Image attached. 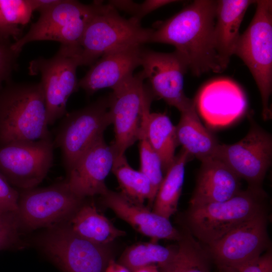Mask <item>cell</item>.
<instances>
[{
  "label": "cell",
  "instance_id": "obj_26",
  "mask_svg": "<svg viewBox=\"0 0 272 272\" xmlns=\"http://www.w3.org/2000/svg\"><path fill=\"white\" fill-rule=\"evenodd\" d=\"M191 157L183 149L175 156L156 194L152 212L169 219L177 211L184 182L185 167Z\"/></svg>",
  "mask_w": 272,
  "mask_h": 272
},
{
  "label": "cell",
  "instance_id": "obj_23",
  "mask_svg": "<svg viewBox=\"0 0 272 272\" xmlns=\"http://www.w3.org/2000/svg\"><path fill=\"white\" fill-rule=\"evenodd\" d=\"M69 226L81 238L101 245L125 234L99 213L93 204H82L71 218Z\"/></svg>",
  "mask_w": 272,
  "mask_h": 272
},
{
  "label": "cell",
  "instance_id": "obj_10",
  "mask_svg": "<svg viewBox=\"0 0 272 272\" xmlns=\"http://www.w3.org/2000/svg\"><path fill=\"white\" fill-rule=\"evenodd\" d=\"M46 254L62 272H104L111 259L105 245L75 234L69 225H55L40 239Z\"/></svg>",
  "mask_w": 272,
  "mask_h": 272
},
{
  "label": "cell",
  "instance_id": "obj_14",
  "mask_svg": "<svg viewBox=\"0 0 272 272\" xmlns=\"http://www.w3.org/2000/svg\"><path fill=\"white\" fill-rule=\"evenodd\" d=\"M265 210L241 223L215 242L205 245L217 265H233L255 258L271 247Z\"/></svg>",
  "mask_w": 272,
  "mask_h": 272
},
{
  "label": "cell",
  "instance_id": "obj_33",
  "mask_svg": "<svg viewBox=\"0 0 272 272\" xmlns=\"http://www.w3.org/2000/svg\"><path fill=\"white\" fill-rule=\"evenodd\" d=\"M19 192L0 172V213L17 214Z\"/></svg>",
  "mask_w": 272,
  "mask_h": 272
},
{
  "label": "cell",
  "instance_id": "obj_30",
  "mask_svg": "<svg viewBox=\"0 0 272 272\" xmlns=\"http://www.w3.org/2000/svg\"><path fill=\"white\" fill-rule=\"evenodd\" d=\"M0 9L10 25H26L30 20L33 12L30 0H0Z\"/></svg>",
  "mask_w": 272,
  "mask_h": 272
},
{
  "label": "cell",
  "instance_id": "obj_1",
  "mask_svg": "<svg viewBox=\"0 0 272 272\" xmlns=\"http://www.w3.org/2000/svg\"><path fill=\"white\" fill-rule=\"evenodd\" d=\"M216 7L217 1H194L171 18L157 22L150 42L173 45L193 75L221 72L214 44Z\"/></svg>",
  "mask_w": 272,
  "mask_h": 272
},
{
  "label": "cell",
  "instance_id": "obj_5",
  "mask_svg": "<svg viewBox=\"0 0 272 272\" xmlns=\"http://www.w3.org/2000/svg\"><path fill=\"white\" fill-rule=\"evenodd\" d=\"M256 11L249 26L240 34L234 54L251 73L259 91L263 119L271 118L269 105L272 89V1H256Z\"/></svg>",
  "mask_w": 272,
  "mask_h": 272
},
{
  "label": "cell",
  "instance_id": "obj_21",
  "mask_svg": "<svg viewBox=\"0 0 272 272\" xmlns=\"http://www.w3.org/2000/svg\"><path fill=\"white\" fill-rule=\"evenodd\" d=\"M256 1H217L214 27V44L222 71L228 65L234 54L240 34L239 28L248 7Z\"/></svg>",
  "mask_w": 272,
  "mask_h": 272
},
{
  "label": "cell",
  "instance_id": "obj_31",
  "mask_svg": "<svg viewBox=\"0 0 272 272\" xmlns=\"http://www.w3.org/2000/svg\"><path fill=\"white\" fill-rule=\"evenodd\" d=\"M219 272H272L271 247L259 256L233 265H217Z\"/></svg>",
  "mask_w": 272,
  "mask_h": 272
},
{
  "label": "cell",
  "instance_id": "obj_13",
  "mask_svg": "<svg viewBox=\"0 0 272 272\" xmlns=\"http://www.w3.org/2000/svg\"><path fill=\"white\" fill-rule=\"evenodd\" d=\"M215 157L245 180L248 187L262 188V182L271 164V135L253 123L239 142L230 145L220 144Z\"/></svg>",
  "mask_w": 272,
  "mask_h": 272
},
{
  "label": "cell",
  "instance_id": "obj_38",
  "mask_svg": "<svg viewBox=\"0 0 272 272\" xmlns=\"http://www.w3.org/2000/svg\"><path fill=\"white\" fill-rule=\"evenodd\" d=\"M104 272H131L124 266L111 259L105 269Z\"/></svg>",
  "mask_w": 272,
  "mask_h": 272
},
{
  "label": "cell",
  "instance_id": "obj_29",
  "mask_svg": "<svg viewBox=\"0 0 272 272\" xmlns=\"http://www.w3.org/2000/svg\"><path fill=\"white\" fill-rule=\"evenodd\" d=\"M138 140L140 141V171L148 178L151 183L152 192L148 202L151 207L164 177L161 160L147 139L143 121Z\"/></svg>",
  "mask_w": 272,
  "mask_h": 272
},
{
  "label": "cell",
  "instance_id": "obj_7",
  "mask_svg": "<svg viewBox=\"0 0 272 272\" xmlns=\"http://www.w3.org/2000/svg\"><path fill=\"white\" fill-rule=\"evenodd\" d=\"M141 71L112 90L108 96L109 113L114 125V140L110 146L115 155H122L139 139L146 110L154 96L144 84Z\"/></svg>",
  "mask_w": 272,
  "mask_h": 272
},
{
  "label": "cell",
  "instance_id": "obj_16",
  "mask_svg": "<svg viewBox=\"0 0 272 272\" xmlns=\"http://www.w3.org/2000/svg\"><path fill=\"white\" fill-rule=\"evenodd\" d=\"M194 102L205 122L214 128L233 123L245 113L247 107L246 97L241 88L231 80L224 78L206 84Z\"/></svg>",
  "mask_w": 272,
  "mask_h": 272
},
{
  "label": "cell",
  "instance_id": "obj_37",
  "mask_svg": "<svg viewBox=\"0 0 272 272\" xmlns=\"http://www.w3.org/2000/svg\"><path fill=\"white\" fill-rule=\"evenodd\" d=\"M60 0H30L33 11L44 13L56 5Z\"/></svg>",
  "mask_w": 272,
  "mask_h": 272
},
{
  "label": "cell",
  "instance_id": "obj_12",
  "mask_svg": "<svg viewBox=\"0 0 272 272\" xmlns=\"http://www.w3.org/2000/svg\"><path fill=\"white\" fill-rule=\"evenodd\" d=\"M52 139L16 142L0 146V172L12 185L35 188L46 176L53 160Z\"/></svg>",
  "mask_w": 272,
  "mask_h": 272
},
{
  "label": "cell",
  "instance_id": "obj_34",
  "mask_svg": "<svg viewBox=\"0 0 272 272\" xmlns=\"http://www.w3.org/2000/svg\"><path fill=\"white\" fill-rule=\"evenodd\" d=\"M12 45L10 41H0V91L3 83L10 79L19 54L12 48Z\"/></svg>",
  "mask_w": 272,
  "mask_h": 272
},
{
  "label": "cell",
  "instance_id": "obj_6",
  "mask_svg": "<svg viewBox=\"0 0 272 272\" xmlns=\"http://www.w3.org/2000/svg\"><path fill=\"white\" fill-rule=\"evenodd\" d=\"M98 4V1L85 5L77 1L60 0L50 10L40 14L38 20L32 24L27 33L12 43V48L20 53L29 42L51 40L80 54L83 35Z\"/></svg>",
  "mask_w": 272,
  "mask_h": 272
},
{
  "label": "cell",
  "instance_id": "obj_17",
  "mask_svg": "<svg viewBox=\"0 0 272 272\" xmlns=\"http://www.w3.org/2000/svg\"><path fill=\"white\" fill-rule=\"evenodd\" d=\"M115 156L103 135L99 138L67 172L66 181L70 190L83 199L105 194L108 189L105 180L111 171Z\"/></svg>",
  "mask_w": 272,
  "mask_h": 272
},
{
  "label": "cell",
  "instance_id": "obj_18",
  "mask_svg": "<svg viewBox=\"0 0 272 272\" xmlns=\"http://www.w3.org/2000/svg\"><path fill=\"white\" fill-rule=\"evenodd\" d=\"M142 45L118 49L101 56L79 82L89 95L104 88L114 89L133 75L141 64Z\"/></svg>",
  "mask_w": 272,
  "mask_h": 272
},
{
  "label": "cell",
  "instance_id": "obj_2",
  "mask_svg": "<svg viewBox=\"0 0 272 272\" xmlns=\"http://www.w3.org/2000/svg\"><path fill=\"white\" fill-rule=\"evenodd\" d=\"M40 83L8 84L0 91V146L51 139Z\"/></svg>",
  "mask_w": 272,
  "mask_h": 272
},
{
  "label": "cell",
  "instance_id": "obj_35",
  "mask_svg": "<svg viewBox=\"0 0 272 272\" xmlns=\"http://www.w3.org/2000/svg\"><path fill=\"white\" fill-rule=\"evenodd\" d=\"M174 0H146L141 4L137 3L133 15L131 18L141 22L142 19L152 12L164 6L177 3Z\"/></svg>",
  "mask_w": 272,
  "mask_h": 272
},
{
  "label": "cell",
  "instance_id": "obj_20",
  "mask_svg": "<svg viewBox=\"0 0 272 272\" xmlns=\"http://www.w3.org/2000/svg\"><path fill=\"white\" fill-rule=\"evenodd\" d=\"M241 179L216 157L201 162L189 206L226 201L241 190Z\"/></svg>",
  "mask_w": 272,
  "mask_h": 272
},
{
  "label": "cell",
  "instance_id": "obj_25",
  "mask_svg": "<svg viewBox=\"0 0 272 272\" xmlns=\"http://www.w3.org/2000/svg\"><path fill=\"white\" fill-rule=\"evenodd\" d=\"M176 251L159 272H211L212 259L206 246L184 226Z\"/></svg>",
  "mask_w": 272,
  "mask_h": 272
},
{
  "label": "cell",
  "instance_id": "obj_22",
  "mask_svg": "<svg viewBox=\"0 0 272 272\" xmlns=\"http://www.w3.org/2000/svg\"><path fill=\"white\" fill-rule=\"evenodd\" d=\"M180 114V120L175 126L178 145L191 157L200 162L215 157L220 144L201 123L195 103Z\"/></svg>",
  "mask_w": 272,
  "mask_h": 272
},
{
  "label": "cell",
  "instance_id": "obj_3",
  "mask_svg": "<svg viewBox=\"0 0 272 272\" xmlns=\"http://www.w3.org/2000/svg\"><path fill=\"white\" fill-rule=\"evenodd\" d=\"M267 198L262 188L248 187L226 201L189 206L184 226L197 240L208 245L243 222L266 210Z\"/></svg>",
  "mask_w": 272,
  "mask_h": 272
},
{
  "label": "cell",
  "instance_id": "obj_32",
  "mask_svg": "<svg viewBox=\"0 0 272 272\" xmlns=\"http://www.w3.org/2000/svg\"><path fill=\"white\" fill-rule=\"evenodd\" d=\"M19 228L17 214L0 213V250L9 249L17 243Z\"/></svg>",
  "mask_w": 272,
  "mask_h": 272
},
{
  "label": "cell",
  "instance_id": "obj_19",
  "mask_svg": "<svg viewBox=\"0 0 272 272\" xmlns=\"http://www.w3.org/2000/svg\"><path fill=\"white\" fill-rule=\"evenodd\" d=\"M102 196L105 206L140 233L154 241L163 239L178 241L180 239L181 232L171 224L169 219L150 211L143 205L133 202L121 193L109 190Z\"/></svg>",
  "mask_w": 272,
  "mask_h": 272
},
{
  "label": "cell",
  "instance_id": "obj_4",
  "mask_svg": "<svg viewBox=\"0 0 272 272\" xmlns=\"http://www.w3.org/2000/svg\"><path fill=\"white\" fill-rule=\"evenodd\" d=\"M152 32V29L142 27L131 17H123L113 7L98 1L81 39L80 66H91L101 56L112 51L149 43Z\"/></svg>",
  "mask_w": 272,
  "mask_h": 272
},
{
  "label": "cell",
  "instance_id": "obj_8",
  "mask_svg": "<svg viewBox=\"0 0 272 272\" xmlns=\"http://www.w3.org/2000/svg\"><path fill=\"white\" fill-rule=\"evenodd\" d=\"M64 116L53 142L60 149L68 172L112 124L108 96Z\"/></svg>",
  "mask_w": 272,
  "mask_h": 272
},
{
  "label": "cell",
  "instance_id": "obj_27",
  "mask_svg": "<svg viewBox=\"0 0 272 272\" xmlns=\"http://www.w3.org/2000/svg\"><path fill=\"white\" fill-rule=\"evenodd\" d=\"M111 171L116 176L121 192L134 203L143 205L150 200L152 188L148 178L140 171L131 168L124 154L115 155Z\"/></svg>",
  "mask_w": 272,
  "mask_h": 272
},
{
  "label": "cell",
  "instance_id": "obj_36",
  "mask_svg": "<svg viewBox=\"0 0 272 272\" xmlns=\"http://www.w3.org/2000/svg\"><path fill=\"white\" fill-rule=\"evenodd\" d=\"M22 31L18 26L9 24L5 19L0 9V41H10V37L20 39Z\"/></svg>",
  "mask_w": 272,
  "mask_h": 272
},
{
  "label": "cell",
  "instance_id": "obj_15",
  "mask_svg": "<svg viewBox=\"0 0 272 272\" xmlns=\"http://www.w3.org/2000/svg\"><path fill=\"white\" fill-rule=\"evenodd\" d=\"M140 66L154 96L162 99L180 112L194 104V101L184 94V76L188 69L175 51L163 53L143 48Z\"/></svg>",
  "mask_w": 272,
  "mask_h": 272
},
{
  "label": "cell",
  "instance_id": "obj_28",
  "mask_svg": "<svg viewBox=\"0 0 272 272\" xmlns=\"http://www.w3.org/2000/svg\"><path fill=\"white\" fill-rule=\"evenodd\" d=\"M176 248L177 246L166 247L154 242L139 243L125 249L118 262L131 272L152 264L159 267L171 259Z\"/></svg>",
  "mask_w": 272,
  "mask_h": 272
},
{
  "label": "cell",
  "instance_id": "obj_11",
  "mask_svg": "<svg viewBox=\"0 0 272 272\" xmlns=\"http://www.w3.org/2000/svg\"><path fill=\"white\" fill-rule=\"evenodd\" d=\"M84 199L75 195L66 180L42 188L19 193L17 217L19 226L29 230L51 227L71 218Z\"/></svg>",
  "mask_w": 272,
  "mask_h": 272
},
{
  "label": "cell",
  "instance_id": "obj_24",
  "mask_svg": "<svg viewBox=\"0 0 272 272\" xmlns=\"http://www.w3.org/2000/svg\"><path fill=\"white\" fill-rule=\"evenodd\" d=\"M143 122L147 139L159 157L165 174L174 161L175 151L178 145L175 126L167 115L151 113L150 108L144 113Z\"/></svg>",
  "mask_w": 272,
  "mask_h": 272
},
{
  "label": "cell",
  "instance_id": "obj_39",
  "mask_svg": "<svg viewBox=\"0 0 272 272\" xmlns=\"http://www.w3.org/2000/svg\"><path fill=\"white\" fill-rule=\"evenodd\" d=\"M133 272H159V270L158 266L152 264L140 268Z\"/></svg>",
  "mask_w": 272,
  "mask_h": 272
},
{
  "label": "cell",
  "instance_id": "obj_9",
  "mask_svg": "<svg viewBox=\"0 0 272 272\" xmlns=\"http://www.w3.org/2000/svg\"><path fill=\"white\" fill-rule=\"evenodd\" d=\"M79 66L78 53L62 45L52 57L39 58L30 63V74H39L41 78L48 125L66 113L67 100L79 88L76 74Z\"/></svg>",
  "mask_w": 272,
  "mask_h": 272
}]
</instances>
